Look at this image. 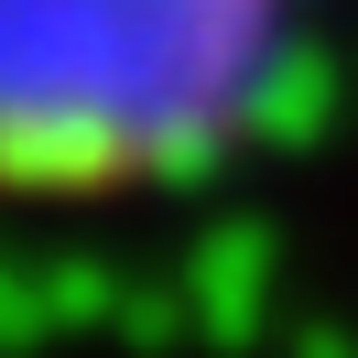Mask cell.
<instances>
[{"label": "cell", "instance_id": "1", "mask_svg": "<svg viewBox=\"0 0 358 358\" xmlns=\"http://www.w3.org/2000/svg\"><path fill=\"white\" fill-rule=\"evenodd\" d=\"M282 44V0H11V174L206 185Z\"/></svg>", "mask_w": 358, "mask_h": 358}, {"label": "cell", "instance_id": "2", "mask_svg": "<svg viewBox=\"0 0 358 358\" xmlns=\"http://www.w3.org/2000/svg\"><path fill=\"white\" fill-rule=\"evenodd\" d=\"M174 282H185V315H196V348H261L271 293H282V239L261 217H217L174 261Z\"/></svg>", "mask_w": 358, "mask_h": 358}, {"label": "cell", "instance_id": "3", "mask_svg": "<svg viewBox=\"0 0 358 358\" xmlns=\"http://www.w3.org/2000/svg\"><path fill=\"white\" fill-rule=\"evenodd\" d=\"M120 304H131V271L87 261V250H22L11 261V348H55V336H120Z\"/></svg>", "mask_w": 358, "mask_h": 358}, {"label": "cell", "instance_id": "4", "mask_svg": "<svg viewBox=\"0 0 358 358\" xmlns=\"http://www.w3.org/2000/svg\"><path fill=\"white\" fill-rule=\"evenodd\" d=\"M336 120V66L293 33L282 55H271V76L250 87V120H239V141H261V152H293V141H315Z\"/></svg>", "mask_w": 358, "mask_h": 358}, {"label": "cell", "instance_id": "5", "mask_svg": "<svg viewBox=\"0 0 358 358\" xmlns=\"http://www.w3.org/2000/svg\"><path fill=\"white\" fill-rule=\"evenodd\" d=\"M282 358H358V336H348V326H293Z\"/></svg>", "mask_w": 358, "mask_h": 358}]
</instances>
